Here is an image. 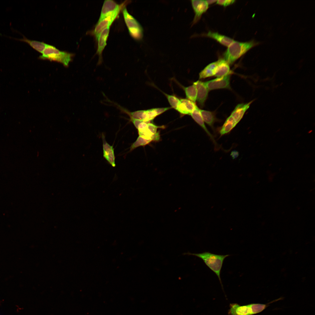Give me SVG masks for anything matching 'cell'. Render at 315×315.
I'll list each match as a JSON object with an SVG mask.
<instances>
[{"label":"cell","mask_w":315,"mask_h":315,"mask_svg":"<svg viewBox=\"0 0 315 315\" xmlns=\"http://www.w3.org/2000/svg\"><path fill=\"white\" fill-rule=\"evenodd\" d=\"M121 4H118L113 0H105L102 8L100 17L98 22H99L108 16L119 8Z\"/></svg>","instance_id":"cell-10"},{"label":"cell","mask_w":315,"mask_h":315,"mask_svg":"<svg viewBox=\"0 0 315 315\" xmlns=\"http://www.w3.org/2000/svg\"><path fill=\"white\" fill-rule=\"evenodd\" d=\"M162 127L158 126L151 123H148L147 128L149 131L153 134H154L157 133V129L158 128H161Z\"/></svg>","instance_id":"cell-26"},{"label":"cell","mask_w":315,"mask_h":315,"mask_svg":"<svg viewBox=\"0 0 315 315\" xmlns=\"http://www.w3.org/2000/svg\"><path fill=\"white\" fill-rule=\"evenodd\" d=\"M266 304H251L241 306L237 303L230 304L228 315H252L260 313L264 310Z\"/></svg>","instance_id":"cell-4"},{"label":"cell","mask_w":315,"mask_h":315,"mask_svg":"<svg viewBox=\"0 0 315 315\" xmlns=\"http://www.w3.org/2000/svg\"><path fill=\"white\" fill-rule=\"evenodd\" d=\"M184 254L195 256L202 259L206 265L216 274L223 288L220 276V272L225 259L230 255H218L206 251L199 253L188 252Z\"/></svg>","instance_id":"cell-2"},{"label":"cell","mask_w":315,"mask_h":315,"mask_svg":"<svg viewBox=\"0 0 315 315\" xmlns=\"http://www.w3.org/2000/svg\"><path fill=\"white\" fill-rule=\"evenodd\" d=\"M235 1L234 0H217L216 4L224 6H227L233 4Z\"/></svg>","instance_id":"cell-25"},{"label":"cell","mask_w":315,"mask_h":315,"mask_svg":"<svg viewBox=\"0 0 315 315\" xmlns=\"http://www.w3.org/2000/svg\"><path fill=\"white\" fill-rule=\"evenodd\" d=\"M218 62V60L207 65L199 73V79H204L214 76V71Z\"/></svg>","instance_id":"cell-17"},{"label":"cell","mask_w":315,"mask_h":315,"mask_svg":"<svg viewBox=\"0 0 315 315\" xmlns=\"http://www.w3.org/2000/svg\"><path fill=\"white\" fill-rule=\"evenodd\" d=\"M74 55L73 53L60 51L55 47L47 44L39 58L43 60L57 61L67 66Z\"/></svg>","instance_id":"cell-3"},{"label":"cell","mask_w":315,"mask_h":315,"mask_svg":"<svg viewBox=\"0 0 315 315\" xmlns=\"http://www.w3.org/2000/svg\"><path fill=\"white\" fill-rule=\"evenodd\" d=\"M260 43L254 40L246 42L234 41L224 53L223 59L229 64H232L251 49Z\"/></svg>","instance_id":"cell-1"},{"label":"cell","mask_w":315,"mask_h":315,"mask_svg":"<svg viewBox=\"0 0 315 315\" xmlns=\"http://www.w3.org/2000/svg\"><path fill=\"white\" fill-rule=\"evenodd\" d=\"M253 101L246 103L238 104L231 113L230 116L237 124L243 118Z\"/></svg>","instance_id":"cell-13"},{"label":"cell","mask_w":315,"mask_h":315,"mask_svg":"<svg viewBox=\"0 0 315 315\" xmlns=\"http://www.w3.org/2000/svg\"><path fill=\"white\" fill-rule=\"evenodd\" d=\"M152 140L145 139L139 136L136 141L131 145L130 151H131L140 146H144L149 143Z\"/></svg>","instance_id":"cell-22"},{"label":"cell","mask_w":315,"mask_h":315,"mask_svg":"<svg viewBox=\"0 0 315 315\" xmlns=\"http://www.w3.org/2000/svg\"><path fill=\"white\" fill-rule=\"evenodd\" d=\"M164 94L167 97L172 107L176 110L177 106L180 102V99L175 96L167 94L164 93Z\"/></svg>","instance_id":"cell-23"},{"label":"cell","mask_w":315,"mask_h":315,"mask_svg":"<svg viewBox=\"0 0 315 315\" xmlns=\"http://www.w3.org/2000/svg\"><path fill=\"white\" fill-rule=\"evenodd\" d=\"M103 141V156L113 167H115V156L113 146L109 144L106 141L104 135H102Z\"/></svg>","instance_id":"cell-11"},{"label":"cell","mask_w":315,"mask_h":315,"mask_svg":"<svg viewBox=\"0 0 315 315\" xmlns=\"http://www.w3.org/2000/svg\"><path fill=\"white\" fill-rule=\"evenodd\" d=\"M110 27L104 29L99 35L98 38V48L97 53L99 57L98 64H100L102 62V54L106 45V41L109 32Z\"/></svg>","instance_id":"cell-12"},{"label":"cell","mask_w":315,"mask_h":315,"mask_svg":"<svg viewBox=\"0 0 315 315\" xmlns=\"http://www.w3.org/2000/svg\"><path fill=\"white\" fill-rule=\"evenodd\" d=\"M191 2L195 13L193 21V24H194L198 21L202 15L207 10L209 5L206 0H192Z\"/></svg>","instance_id":"cell-8"},{"label":"cell","mask_w":315,"mask_h":315,"mask_svg":"<svg viewBox=\"0 0 315 315\" xmlns=\"http://www.w3.org/2000/svg\"><path fill=\"white\" fill-rule=\"evenodd\" d=\"M124 4H121V6L108 16L105 18L101 21L98 22L94 28L93 32L96 40L101 33L104 29L110 27L115 20L117 18Z\"/></svg>","instance_id":"cell-6"},{"label":"cell","mask_w":315,"mask_h":315,"mask_svg":"<svg viewBox=\"0 0 315 315\" xmlns=\"http://www.w3.org/2000/svg\"><path fill=\"white\" fill-rule=\"evenodd\" d=\"M207 3L209 4H211L215 3H216L217 0H206Z\"/></svg>","instance_id":"cell-27"},{"label":"cell","mask_w":315,"mask_h":315,"mask_svg":"<svg viewBox=\"0 0 315 315\" xmlns=\"http://www.w3.org/2000/svg\"><path fill=\"white\" fill-rule=\"evenodd\" d=\"M193 83L195 85L197 90L196 100L199 106L202 107L208 97L209 90L204 82L198 80Z\"/></svg>","instance_id":"cell-9"},{"label":"cell","mask_w":315,"mask_h":315,"mask_svg":"<svg viewBox=\"0 0 315 315\" xmlns=\"http://www.w3.org/2000/svg\"><path fill=\"white\" fill-rule=\"evenodd\" d=\"M123 13L125 22L130 35L136 40H141L143 35V30L141 26L128 12L126 8L123 9Z\"/></svg>","instance_id":"cell-5"},{"label":"cell","mask_w":315,"mask_h":315,"mask_svg":"<svg viewBox=\"0 0 315 315\" xmlns=\"http://www.w3.org/2000/svg\"><path fill=\"white\" fill-rule=\"evenodd\" d=\"M194 120L199 124L212 139L213 137L206 127L200 112V109L196 106L190 115Z\"/></svg>","instance_id":"cell-16"},{"label":"cell","mask_w":315,"mask_h":315,"mask_svg":"<svg viewBox=\"0 0 315 315\" xmlns=\"http://www.w3.org/2000/svg\"><path fill=\"white\" fill-rule=\"evenodd\" d=\"M187 99L195 103L197 100V90L195 85L193 83L190 86L183 87Z\"/></svg>","instance_id":"cell-21"},{"label":"cell","mask_w":315,"mask_h":315,"mask_svg":"<svg viewBox=\"0 0 315 315\" xmlns=\"http://www.w3.org/2000/svg\"><path fill=\"white\" fill-rule=\"evenodd\" d=\"M232 117L230 116L226 119L220 128L219 133L223 135L229 132L237 125Z\"/></svg>","instance_id":"cell-20"},{"label":"cell","mask_w":315,"mask_h":315,"mask_svg":"<svg viewBox=\"0 0 315 315\" xmlns=\"http://www.w3.org/2000/svg\"><path fill=\"white\" fill-rule=\"evenodd\" d=\"M200 112L204 122L214 129V125L217 121L214 113L210 111L200 109Z\"/></svg>","instance_id":"cell-18"},{"label":"cell","mask_w":315,"mask_h":315,"mask_svg":"<svg viewBox=\"0 0 315 315\" xmlns=\"http://www.w3.org/2000/svg\"><path fill=\"white\" fill-rule=\"evenodd\" d=\"M230 74L204 82L209 90L230 88Z\"/></svg>","instance_id":"cell-7"},{"label":"cell","mask_w":315,"mask_h":315,"mask_svg":"<svg viewBox=\"0 0 315 315\" xmlns=\"http://www.w3.org/2000/svg\"><path fill=\"white\" fill-rule=\"evenodd\" d=\"M180 100V102L184 103L186 106L190 114L197 106L195 103L187 99H181Z\"/></svg>","instance_id":"cell-24"},{"label":"cell","mask_w":315,"mask_h":315,"mask_svg":"<svg viewBox=\"0 0 315 315\" xmlns=\"http://www.w3.org/2000/svg\"><path fill=\"white\" fill-rule=\"evenodd\" d=\"M217 66L214 71V76L220 77L230 74L229 64L223 59H220Z\"/></svg>","instance_id":"cell-14"},{"label":"cell","mask_w":315,"mask_h":315,"mask_svg":"<svg viewBox=\"0 0 315 315\" xmlns=\"http://www.w3.org/2000/svg\"><path fill=\"white\" fill-rule=\"evenodd\" d=\"M18 40L27 43L34 49L41 53H42L48 44L43 42L30 40L25 37L22 39H18Z\"/></svg>","instance_id":"cell-19"},{"label":"cell","mask_w":315,"mask_h":315,"mask_svg":"<svg viewBox=\"0 0 315 315\" xmlns=\"http://www.w3.org/2000/svg\"><path fill=\"white\" fill-rule=\"evenodd\" d=\"M204 36L213 38L220 44L228 47L234 41L232 39L227 36L221 34L217 32L209 31Z\"/></svg>","instance_id":"cell-15"}]
</instances>
